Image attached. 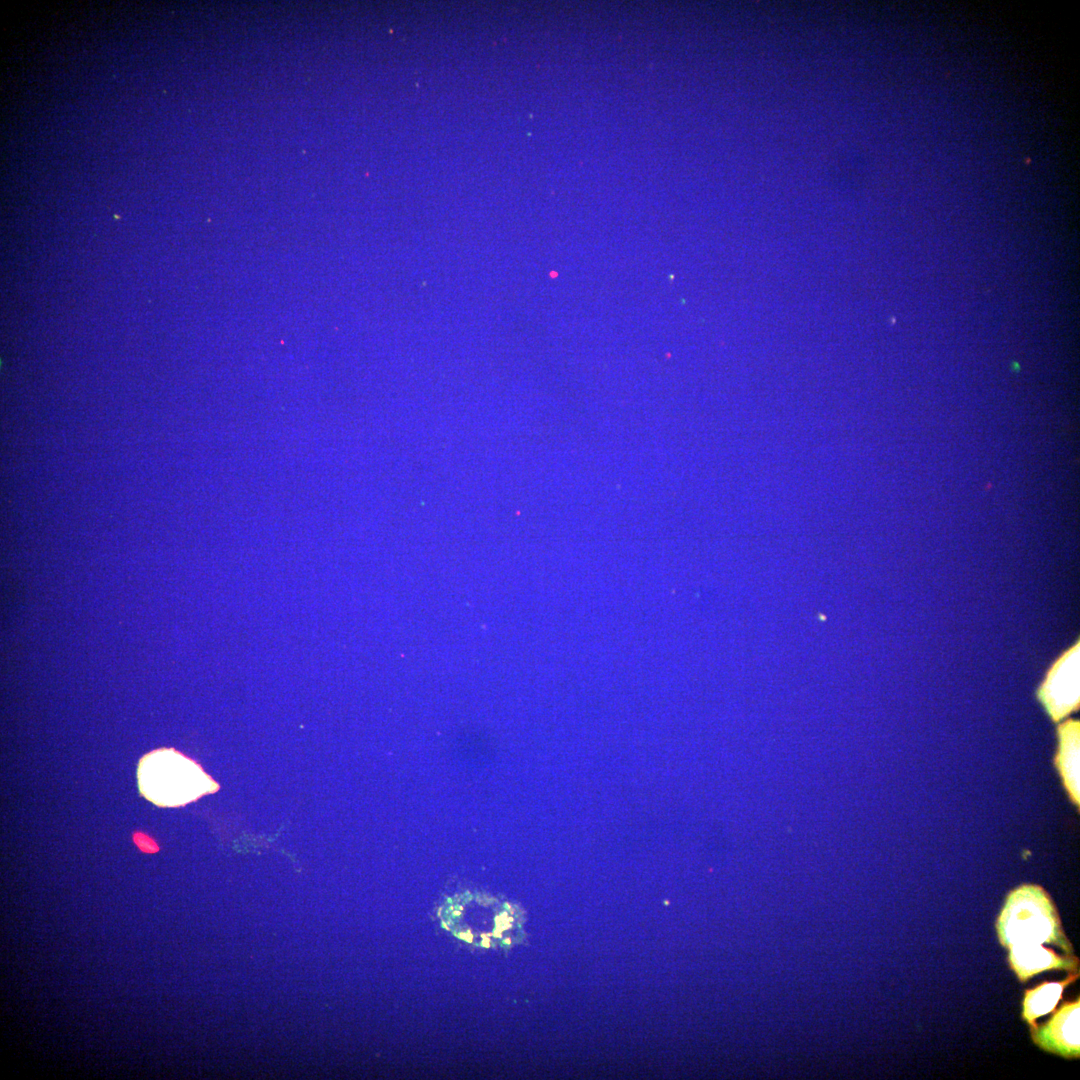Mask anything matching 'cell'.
<instances>
[{"mask_svg": "<svg viewBox=\"0 0 1080 1080\" xmlns=\"http://www.w3.org/2000/svg\"><path fill=\"white\" fill-rule=\"evenodd\" d=\"M1000 943L1010 948L1019 944H1054L1067 954L1072 945L1048 894L1039 886L1023 885L1012 891L997 919Z\"/></svg>", "mask_w": 1080, "mask_h": 1080, "instance_id": "6da1fadb", "label": "cell"}, {"mask_svg": "<svg viewBox=\"0 0 1080 1080\" xmlns=\"http://www.w3.org/2000/svg\"><path fill=\"white\" fill-rule=\"evenodd\" d=\"M138 776L141 792L161 806L183 805L218 789L199 765L171 749L144 757Z\"/></svg>", "mask_w": 1080, "mask_h": 1080, "instance_id": "7a4b0ae2", "label": "cell"}, {"mask_svg": "<svg viewBox=\"0 0 1080 1080\" xmlns=\"http://www.w3.org/2000/svg\"><path fill=\"white\" fill-rule=\"evenodd\" d=\"M1079 641L1051 667L1038 690V698L1058 722L1079 706Z\"/></svg>", "mask_w": 1080, "mask_h": 1080, "instance_id": "3957f363", "label": "cell"}, {"mask_svg": "<svg viewBox=\"0 0 1080 1080\" xmlns=\"http://www.w3.org/2000/svg\"><path fill=\"white\" fill-rule=\"evenodd\" d=\"M1079 1015V998L1064 1003L1047 1023L1031 1027L1034 1043L1048 1052L1066 1058H1079Z\"/></svg>", "mask_w": 1080, "mask_h": 1080, "instance_id": "277c9868", "label": "cell"}, {"mask_svg": "<svg viewBox=\"0 0 1080 1080\" xmlns=\"http://www.w3.org/2000/svg\"><path fill=\"white\" fill-rule=\"evenodd\" d=\"M1008 949L1010 966L1022 982L1047 970L1064 969L1078 972L1079 969L1077 957L1060 956L1041 944H1019Z\"/></svg>", "mask_w": 1080, "mask_h": 1080, "instance_id": "5b68a950", "label": "cell"}, {"mask_svg": "<svg viewBox=\"0 0 1080 1080\" xmlns=\"http://www.w3.org/2000/svg\"><path fill=\"white\" fill-rule=\"evenodd\" d=\"M1059 752L1056 764L1072 800L1079 804V722L1069 720L1058 728Z\"/></svg>", "mask_w": 1080, "mask_h": 1080, "instance_id": "8992f818", "label": "cell"}, {"mask_svg": "<svg viewBox=\"0 0 1080 1080\" xmlns=\"http://www.w3.org/2000/svg\"><path fill=\"white\" fill-rule=\"evenodd\" d=\"M1079 973L1069 975L1059 982H1043L1034 989L1026 990L1023 1000V1019L1032 1026L1035 1021L1050 1012L1057 1006L1062 998L1064 988L1075 981Z\"/></svg>", "mask_w": 1080, "mask_h": 1080, "instance_id": "52a82bcc", "label": "cell"}]
</instances>
